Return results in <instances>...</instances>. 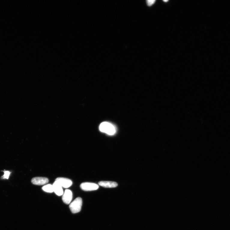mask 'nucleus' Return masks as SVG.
I'll use <instances>...</instances> for the list:
<instances>
[{
	"label": "nucleus",
	"instance_id": "nucleus-1",
	"mask_svg": "<svg viewBox=\"0 0 230 230\" xmlns=\"http://www.w3.org/2000/svg\"><path fill=\"white\" fill-rule=\"evenodd\" d=\"M99 129L100 131L110 135H112L116 132V128L112 124L107 122H104L100 124Z\"/></svg>",
	"mask_w": 230,
	"mask_h": 230
},
{
	"label": "nucleus",
	"instance_id": "nucleus-2",
	"mask_svg": "<svg viewBox=\"0 0 230 230\" xmlns=\"http://www.w3.org/2000/svg\"><path fill=\"white\" fill-rule=\"evenodd\" d=\"M82 199L80 197H78L70 203L69 208L73 213H76L81 211L82 206Z\"/></svg>",
	"mask_w": 230,
	"mask_h": 230
},
{
	"label": "nucleus",
	"instance_id": "nucleus-3",
	"mask_svg": "<svg viewBox=\"0 0 230 230\" xmlns=\"http://www.w3.org/2000/svg\"><path fill=\"white\" fill-rule=\"evenodd\" d=\"M80 188L85 191H92L96 190L99 188L98 185L91 183H83L80 185Z\"/></svg>",
	"mask_w": 230,
	"mask_h": 230
},
{
	"label": "nucleus",
	"instance_id": "nucleus-4",
	"mask_svg": "<svg viewBox=\"0 0 230 230\" xmlns=\"http://www.w3.org/2000/svg\"><path fill=\"white\" fill-rule=\"evenodd\" d=\"M56 181L60 184L62 187L65 188H68L71 187L73 183L71 180L65 178L58 177L56 179Z\"/></svg>",
	"mask_w": 230,
	"mask_h": 230
},
{
	"label": "nucleus",
	"instance_id": "nucleus-5",
	"mask_svg": "<svg viewBox=\"0 0 230 230\" xmlns=\"http://www.w3.org/2000/svg\"><path fill=\"white\" fill-rule=\"evenodd\" d=\"M62 199L63 202L66 204H70L73 198V194L69 189H66L62 195Z\"/></svg>",
	"mask_w": 230,
	"mask_h": 230
},
{
	"label": "nucleus",
	"instance_id": "nucleus-6",
	"mask_svg": "<svg viewBox=\"0 0 230 230\" xmlns=\"http://www.w3.org/2000/svg\"><path fill=\"white\" fill-rule=\"evenodd\" d=\"M31 181L34 185L41 186L49 182V180L46 177H35L33 178Z\"/></svg>",
	"mask_w": 230,
	"mask_h": 230
},
{
	"label": "nucleus",
	"instance_id": "nucleus-7",
	"mask_svg": "<svg viewBox=\"0 0 230 230\" xmlns=\"http://www.w3.org/2000/svg\"><path fill=\"white\" fill-rule=\"evenodd\" d=\"M54 192L57 195L61 196L64 193L62 187L57 181H55L53 184Z\"/></svg>",
	"mask_w": 230,
	"mask_h": 230
},
{
	"label": "nucleus",
	"instance_id": "nucleus-8",
	"mask_svg": "<svg viewBox=\"0 0 230 230\" xmlns=\"http://www.w3.org/2000/svg\"><path fill=\"white\" fill-rule=\"evenodd\" d=\"M99 186L106 188H113L117 187L118 184L116 182L111 181H101L98 183Z\"/></svg>",
	"mask_w": 230,
	"mask_h": 230
},
{
	"label": "nucleus",
	"instance_id": "nucleus-9",
	"mask_svg": "<svg viewBox=\"0 0 230 230\" xmlns=\"http://www.w3.org/2000/svg\"><path fill=\"white\" fill-rule=\"evenodd\" d=\"M44 191L47 192L52 193L54 192L53 185L48 184L44 186L42 188Z\"/></svg>",
	"mask_w": 230,
	"mask_h": 230
},
{
	"label": "nucleus",
	"instance_id": "nucleus-10",
	"mask_svg": "<svg viewBox=\"0 0 230 230\" xmlns=\"http://www.w3.org/2000/svg\"><path fill=\"white\" fill-rule=\"evenodd\" d=\"M2 172L4 173V174L1 177V179L3 180H8L10 176H11V172L10 171H6L5 170H4Z\"/></svg>",
	"mask_w": 230,
	"mask_h": 230
},
{
	"label": "nucleus",
	"instance_id": "nucleus-11",
	"mask_svg": "<svg viewBox=\"0 0 230 230\" xmlns=\"http://www.w3.org/2000/svg\"><path fill=\"white\" fill-rule=\"evenodd\" d=\"M155 0H147V3L148 6H151L153 5L155 2H156Z\"/></svg>",
	"mask_w": 230,
	"mask_h": 230
},
{
	"label": "nucleus",
	"instance_id": "nucleus-12",
	"mask_svg": "<svg viewBox=\"0 0 230 230\" xmlns=\"http://www.w3.org/2000/svg\"><path fill=\"white\" fill-rule=\"evenodd\" d=\"M163 1L164 2H168V0H166V1H165V0H164H164H163Z\"/></svg>",
	"mask_w": 230,
	"mask_h": 230
}]
</instances>
